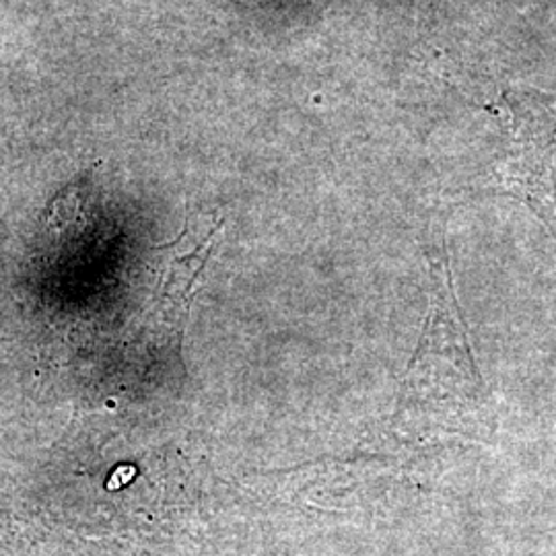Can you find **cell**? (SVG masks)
<instances>
[{
	"label": "cell",
	"mask_w": 556,
	"mask_h": 556,
	"mask_svg": "<svg viewBox=\"0 0 556 556\" xmlns=\"http://www.w3.org/2000/svg\"><path fill=\"white\" fill-rule=\"evenodd\" d=\"M394 422L413 435L482 439L495 431V410L478 369L447 266L433 273L417 351L400 379Z\"/></svg>",
	"instance_id": "obj_1"
},
{
	"label": "cell",
	"mask_w": 556,
	"mask_h": 556,
	"mask_svg": "<svg viewBox=\"0 0 556 556\" xmlns=\"http://www.w3.org/2000/svg\"><path fill=\"white\" fill-rule=\"evenodd\" d=\"M507 147L495 169L503 190L523 200L556 231V108L544 96H503Z\"/></svg>",
	"instance_id": "obj_2"
},
{
	"label": "cell",
	"mask_w": 556,
	"mask_h": 556,
	"mask_svg": "<svg viewBox=\"0 0 556 556\" xmlns=\"http://www.w3.org/2000/svg\"><path fill=\"white\" fill-rule=\"evenodd\" d=\"M219 233L220 223H215L204 236L192 239L188 225L174 243L160 248V273L135 321L137 332H142L151 346L167 349L179 361L188 312Z\"/></svg>",
	"instance_id": "obj_3"
}]
</instances>
